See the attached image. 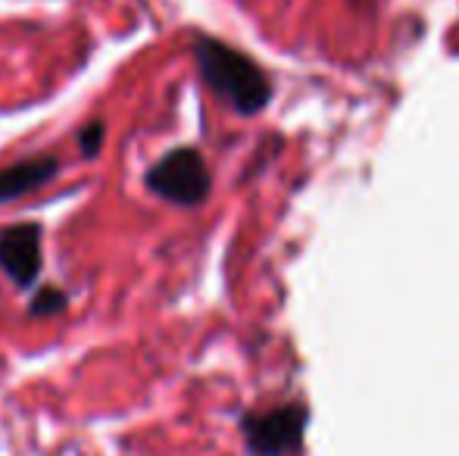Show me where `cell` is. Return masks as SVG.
Instances as JSON below:
<instances>
[{
  "mask_svg": "<svg viewBox=\"0 0 459 456\" xmlns=\"http://www.w3.org/2000/svg\"><path fill=\"white\" fill-rule=\"evenodd\" d=\"M100 144H103V122L94 119L79 132V147H82V153H85L88 159H94L97 151H100Z\"/></svg>",
  "mask_w": 459,
  "mask_h": 456,
  "instance_id": "52a82bcc",
  "label": "cell"
},
{
  "mask_svg": "<svg viewBox=\"0 0 459 456\" xmlns=\"http://www.w3.org/2000/svg\"><path fill=\"white\" fill-rule=\"evenodd\" d=\"M144 185L160 201L176 207H200L210 197V169L194 147H176L144 172Z\"/></svg>",
  "mask_w": 459,
  "mask_h": 456,
  "instance_id": "7a4b0ae2",
  "label": "cell"
},
{
  "mask_svg": "<svg viewBox=\"0 0 459 456\" xmlns=\"http://www.w3.org/2000/svg\"><path fill=\"white\" fill-rule=\"evenodd\" d=\"M194 56H197V69L210 91L219 94L235 113L254 116L269 104L273 88H269L266 73L241 50L229 47L216 38H197Z\"/></svg>",
  "mask_w": 459,
  "mask_h": 456,
  "instance_id": "6da1fadb",
  "label": "cell"
},
{
  "mask_svg": "<svg viewBox=\"0 0 459 456\" xmlns=\"http://www.w3.org/2000/svg\"><path fill=\"white\" fill-rule=\"evenodd\" d=\"M60 172V159L44 153V157L19 159V163L0 169V203H10L25 197L29 191H38Z\"/></svg>",
  "mask_w": 459,
  "mask_h": 456,
  "instance_id": "5b68a950",
  "label": "cell"
},
{
  "mask_svg": "<svg viewBox=\"0 0 459 456\" xmlns=\"http://www.w3.org/2000/svg\"><path fill=\"white\" fill-rule=\"evenodd\" d=\"M63 310H66V294L56 291V288H41L31 297V316H54V313Z\"/></svg>",
  "mask_w": 459,
  "mask_h": 456,
  "instance_id": "8992f818",
  "label": "cell"
},
{
  "mask_svg": "<svg viewBox=\"0 0 459 456\" xmlns=\"http://www.w3.org/2000/svg\"><path fill=\"white\" fill-rule=\"evenodd\" d=\"M41 226L16 222L0 231V269L16 288L38 285L41 275Z\"/></svg>",
  "mask_w": 459,
  "mask_h": 456,
  "instance_id": "277c9868",
  "label": "cell"
},
{
  "mask_svg": "<svg viewBox=\"0 0 459 456\" xmlns=\"http://www.w3.org/2000/svg\"><path fill=\"white\" fill-rule=\"evenodd\" d=\"M244 441L254 456H288L300 447L307 413L300 407H278L273 413L244 416Z\"/></svg>",
  "mask_w": 459,
  "mask_h": 456,
  "instance_id": "3957f363",
  "label": "cell"
}]
</instances>
